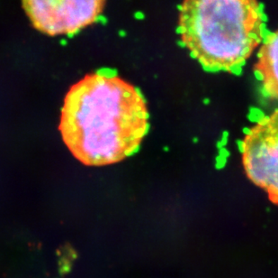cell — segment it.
Returning <instances> with one entry per match:
<instances>
[{
  "label": "cell",
  "mask_w": 278,
  "mask_h": 278,
  "mask_svg": "<svg viewBox=\"0 0 278 278\" xmlns=\"http://www.w3.org/2000/svg\"><path fill=\"white\" fill-rule=\"evenodd\" d=\"M32 26L49 35L75 33L94 23L105 0H22Z\"/></svg>",
  "instance_id": "4"
},
{
  "label": "cell",
  "mask_w": 278,
  "mask_h": 278,
  "mask_svg": "<svg viewBox=\"0 0 278 278\" xmlns=\"http://www.w3.org/2000/svg\"><path fill=\"white\" fill-rule=\"evenodd\" d=\"M254 71L265 96L278 100V30L265 37Z\"/></svg>",
  "instance_id": "5"
},
{
  "label": "cell",
  "mask_w": 278,
  "mask_h": 278,
  "mask_svg": "<svg viewBox=\"0 0 278 278\" xmlns=\"http://www.w3.org/2000/svg\"><path fill=\"white\" fill-rule=\"evenodd\" d=\"M239 149L248 178L278 206V108L246 132Z\"/></svg>",
  "instance_id": "3"
},
{
  "label": "cell",
  "mask_w": 278,
  "mask_h": 278,
  "mask_svg": "<svg viewBox=\"0 0 278 278\" xmlns=\"http://www.w3.org/2000/svg\"><path fill=\"white\" fill-rule=\"evenodd\" d=\"M59 129L76 158L104 166L134 154L149 130L142 94L114 72L85 76L67 93Z\"/></svg>",
  "instance_id": "1"
},
{
  "label": "cell",
  "mask_w": 278,
  "mask_h": 278,
  "mask_svg": "<svg viewBox=\"0 0 278 278\" xmlns=\"http://www.w3.org/2000/svg\"><path fill=\"white\" fill-rule=\"evenodd\" d=\"M258 0H184L178 33L191 56L208 71L236 73L265 39Z\"/></svg>",
  "instance_id": "2"
}]
</instances>
